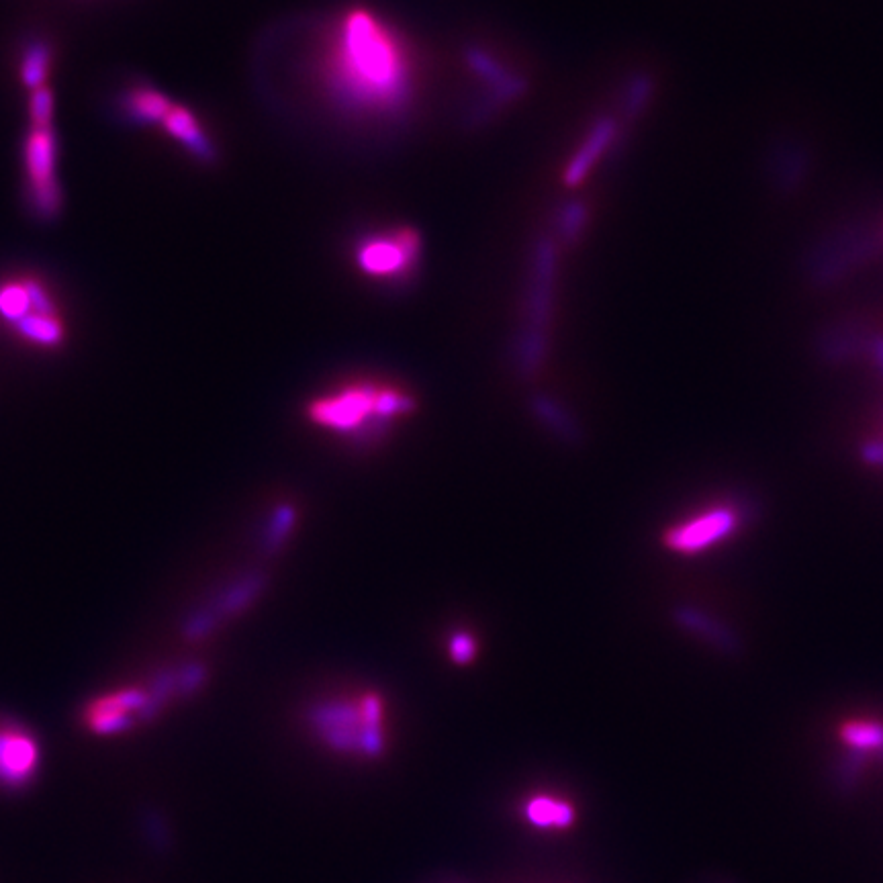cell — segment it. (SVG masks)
I'll return each instance as SVG.
<instances>
[{"label":"cell","mask_w":883,"mask_h":883,"mask_svg":"<svg viewBox=\"0 0 883 883\" xmlns=\"http://www.w3.org/2000/svg\"><path fill=\"white\" fill-rule=\"evenodd\" d=\"M323 82L340 111L393 117L413 97V64L403 39L381 17L354 9L334 27Z\"/></svg>","instance_id":"cell-1"},{"label":"cell","mask_w":883,"mask_h":883,"mask_svg":"<svg viewBox=\"0 0 883 883\" xmlns=\"http://www.w3.org/2000/svg\"><path fill=\"white\" fill-rule=\"evenodd\" d=\"M417 409L415 399L389 385L360 381L307 403V420L323 430L364 444L381 440L395 422Z\"/></svg>","instance_id":"cell-2"},{"label":"cell","mask_w":883,"mask_h":883,"mask_svg":"<svg viewBox=\"0 0 883 883\" xmlns=\"http://www.w3.org/2000/svg\"><path fill=\"white\" fill-rule=\"evenodd\" d=\"M313 730L336 751L377 757L383 753V700L379 693H362L356 700H330L309 712Z\"/></svg>","instance_id":"cell-3"},{"label":"cell","mask_w":883,"mask_h":883,"mask_svg":"<svg viewBox=\"0 0 883 883\" xmlns=\"http://www.w3.org/2000/svg\"><path fill=\"white\" fill-rule=\"evenodd\" d=\"M554 285H556V244L544 238L536 246L532 258L528 303H526V325H524V334L518 342V354H516L520 375H524L526 379L534 377L538 373L540 364L544 362L548 323L554 305Z\"/></svg>","instance_id":"cell-4"},{"label":"cell","mask_w":883,"mask_h":883,"mask_svg":"<svg viewBox=\"0 0 883 883\" xmlns=\"http://www.w3.org/2000/svg\"><path fill=\"white\" fill-rule=\"evenodd\" d=\"M356 264L362 274L379 281H403L422 256V238L413 229H385L356 244Z\"/></svg>","instance_id":"cell-5"},{"label":"cell","mask_w":883,"mask_h":883,"mask_svg":"<svg viewBox=\"0 0 883 883\" xmlns=\"http://www.w3.org/2000/svg\"><path fill=\"white\" fill-rule=\"evenodd\" d=\"M738 526L740 511L732 505H718L689 520L669 526L663 532L661 542L673 554L695 556L730 538L738 530Z\"/></svg>","instance_id":"cell-6"},{"label":"cell","mask_w":883,"mask_h":883,"mask_svg":"<svg viewBox=\"0 0 883 883\" xmlns=\"http://www.w3.org/2000/svg\"><path fill=\"white\" fill-rule=\"evenodd\" d=\"M266 579L262 573H250L231 583L227 589L215 595L209 603L193 612L182 626V636L187 642H199L211 636L225 620H231L246 612L262 595Z\"/></svg>","instance_id":"cell-7"},{"label":"cell","mask_w":883,"mask_h":883,"mask_svg":"<svg viewBox=\"0 0 883 883\" xmlns=\"http://www.w3.org/2000/svg\"><path fill=\"white\" fill-rule=\"evenodd\" d=\"M469 68L483 80V84L487 86L485 99L481 103V107L475 111L477 117H487L493 111L505 107L507 103L516 101L524 95L526 88V80L514 72H509L493 54H489L483 48H469L467 54Z\"/></svg>","instance_id":"cell-8"},{"label":"cell","mask_w":883,"mask_h":883,"mask_svg":"<svg viewBox=\"0 0 883 883\" xmlns=\"http://www.w3.org/2000/svg\"><path fill=\"white\" fill-rule=\"evenodd\" d=\"M148 691L139 687H127L99 697L84 712L86 726L95 734H119L142 720Z\"/></svg>","instance_id":"cell-9"},{"label":"cell","mask_w":883,"mask_h":883,"mask_svg":"<svg viewBox=\"0 0 883 883\" xmlns=\"http://www.w3.org/2000/svg\"><path fill=\"white\" fill-rule=\"evenodd\" d=\"M54 148V137L48 125H35L27 144V168L35 209L41 215L56 213L60 205V191L54 178Z\"/></svg>","instance_id":"cell-10"},{"label":"cell","mask_w":883,"mask_h":883,"mask_svg":"<svg viewBox=\"0 0 883 883\" xmlns=\"http://www.w3.org/2000/svg\"><path fill=\"white\" fill-rule=\"evenodd\" d=\"M39 765L35 736L19 724H0V783L21 787L31 781Z\"/></svg>","instance_id":"cell-11"},{"label":"cell","mask_w":883,"mask_h":883,"mask_svg":"<svg viewBox=\"0 0 883 883\" xmlns=\"http://www.w3.org/2000/svg\"><path fill=\"white\" fill-rule=\"evenodd\" d=\"M612 135H614V123L610 119H603L591 127L587 139L581 144V148L569 160V164L565 168L563 180H565L567 187H577L579 182H583V178L587 176L591 166L597 162L601 152L610 146Z\"/></svg>","instance_id":"cell-12"},{"label":"cell","mask_w":883,"mask_h":883,"mask_svg":"<svg viewBox=\"0 0 883 883\" xmlns=\"http://www.w3.org/2000/svg\"><path fill=\"white\" fill-rule=\"evenodd\" d=\"M162 123L166 125L168 133H172L178 142H182L184 148L193 152L199 160L211 162L215 158V150H213L211 142L203 133L199 121L187 109H182V107L170 109Z\"/></svg>","instance_id":"cell-13"},{"label":"cell","mask_w":883,"mask_h":883,"mask_svg":"<svg viewBox=\"0 0 883 883\" xmlns=\"http://www.w3.org/2000/svg\"><path fill=\"white\" fill-rule=\"evenodd\" d=\"M673 618H675L677 626H681L683 630H687L691 634L704 636L710 644L724 650V653H736V648H738L736 636L726 626H722L718 620L710 618L708 614L695 610L691 606H685V608H677Z\"/></svg>","instance_id":"cell-14"},{"label":"cell","mask_w":883,"mask_h":883,"mask_svg":"<svg viewBox=\"0 0 883 883\" xmlns=\"http://www.w3.org/2000/svg\"><path fill=\"white\" fill-rule=\"evenodd\" d=\"M530 407L536 413L538 420L546 428H550L561 440H565L569 444L579 442V428H577L575 420L567 413V409H563L554 399H550L546 395H536L532 399Z\"/></svg>","instance_id":"cell-15"},{"label":"cell","mask_w":883,"mask_h":883,"mask_svg":"<svg viewBox=\"0 0 883 883\" xmlns=\"http://www.w3.org/2000/svg\"><path fill=\"white\" fill-rule=\"evenodd\" d=\"M123 105H125V113L131 119H137L142 123H150L158 119L164 121V117L172 109L166 97H162L160 92L152 88H133L123 99Z\"/></svg>","instance_id":"cell-16"},{"label":"cell","mask_w":883,"mask_h":883,"mask_svg":"<svg viewBox=\"0 0 883 883\" xmlns=\"http://www.w3.org/2000/svg\"><path fill=\"white\" fill-rule=\"evenodd\" d=\"M295 524H297V509L293 505H278L274 509V514L270 516L264 532V540H262L264 552L274 554L281 550L287 538L293 534Z\"/></svg>","instance_id":"cell-17"},{"label":"cell","mask_w":883,"mask_h":883,"mask_svg":"<svg viewBox=\"0 0 883 883\" xmlns=\"http://www.w3.org/2000/svg\"><path fill=\"white\" fill-rule=\"evenodd\" d=\"M841 738L853 751H883V724L851 720L841 726Z\"/></svg>","instance_id":"cell-18"},{"label":"cell","mask_w":883,"mask_h":883,"mask_svg":"<svg viewBox=\"0 0 883 883\" xmlns=\"http://www.w3.org/2000/svg\"><path fill=\"white\" fill-rule=\"evenodd\" d=\"M528 816L532 822L542 824V826H548V824L565 826L571 822L573 810L565 804H554L552 800H534L528 808Z\"/></svg>","instance_id":"cell-19"},{"label":"cell","mask_w":883,"mask_h":883,"mask_svg":"<svg viewBox=\"0 0 883 883\" xmlns=\"http://www.w3.org/2000/svg\"><path fill=\"white\" fill-rule=\"evenodd\" d=\"M585 221H587V209L583 207V203H579V201L567 203L559 215V236L567 244H573L583 231Z\"/></svg>","instance_id":"cell-20"},{"label":"cell","mask_w":883,"mask_h":883,"mask_svg":"<svg viewBox=\"0 0 883 883\" xmlns=\"http://www.w3.org/2000/svg\"><path fill=\"white\" fill-rule=\"evenodd\" d=\"M448 653L456 665H469L477 657V640L467 632H456L450 636Z\"/></svg>","instance_id":"cell-21"},{"label":"cell","mask_w":883,"mask_h":883,"mask_svg":"<svg viewBox=\"0 0 883 883\" xmlns=\"http://www.w3.org/2000/svg\"><path fill=\"white\" fill-rule=\"evenodd\" d=\"M207 679V669L201 663H189L178 669V693L193 695L197 693Z\"/></svg>","instance_id":"cell-22"},{"label":"cell","mask_w":883,"mask_h":883,"mask_svg":"<svg viewBox=\"0 0 883 883\" xmlns=\"http://www.w3.org/2000/svg\"><path fill=\"white\" fill-rule=\"evenodd\" d=\"M45 66H48V50L41 48V45H35V48L29 50V56L23 62V76L29 86L41 84Z\"/></svg>","instance_id":"cell-23"},{"label":"cell","mask_w":883,"mask_h":883,"mask_svg":"<svg viewBox=\"0 0 883 883\" xmlns=\"http://www.w3.org/2000/svg\"><path fill=\"white\" fill-rule=\"evenodd\" d=\"M861 458H863V462L871 464V467L883 469V440H867V442H863Z\"/></svg>","instance_id":"cell-24"}]
</instances>
